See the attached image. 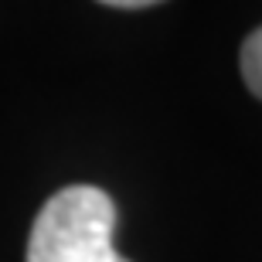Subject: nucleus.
Segmentation results:
<instances>
[{
	"label": "nucleus",
	"instance_id": "obj_2",
	"mask_svg": "<svg viewBox=\"0 0 262 262\" xmlns=\"http://www.w3.org/2000/svg\"><path fill=\"white\" fill-rule=\"evenodd\" d=\"M242 78L252 89V96L262 99V28L252 31L242 45Z\"/></svg>",
	"mask_w": 262,
	"mask_h": 262
},
{
	"label": "nucleus",
	"instance_id": "obj_1",
	"mask_svg": "<svg viewBox=\"0 0 262 262\" xmlns=\"http://www.w3.org/2000/svg\"><path fill=\"white\" fill-rule=\"evenodd\" d=\"M116 204L106 191L72 184L48 198L28 238V262H126L113 249Z\"/></svg>",
	"mask_w": 262,
	"mask_h": 262
},
{
	"label": "nucleus",
	"instance_id": "obj_3",
	"mask_svg": "<svg viewBox=\"0 0 262 262\" xmlns=\"http://www.w3.org/2000/svg\"><path fill=\"white\" fill-rule=\"evenodd\" d=\"M102 4H113V7H150V4H160V0H102Z\"/></svg>",
	"mask_w": 262,
	"mask_h": 262
}]
</instances>
